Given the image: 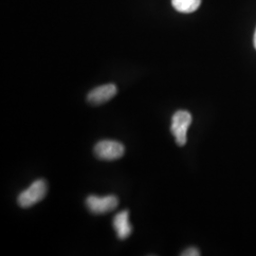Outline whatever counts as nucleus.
Returning <instances> with one entry per match:
<instances>
[{
	"instance_id": "nucleus-6",
	"label": "nucleus",
	"mask_w": 256,
	"mask_h": 256,
	"mask_svg": "<svg viewBox=\"0 0 256 256\" xmlns=\"http://www.w3.org/2000/svg\"><path fill=\"white\" fill-rule=\"evenodd\" d=\"M113 228L116 230L117 236L120 240H124L131 236L133 228L129 222L128 210H122L114 216Z\"/></svg>"
},
{
	"instance_id": "nucleus-4",
	"label": "nucleus",
	"mask_w": 256,
	"mask_h": 256,
	"mask_svg": "<svg viewBox=\"0 0 256 256\" xmlns=\"http://www.w3.org/2000/svg\"><path fill=\"white\" fill-rule=\"evenodd\" d=\"M86 207L94 214H104L115 210L119 205V200L116 196H90L86 200Z\"/></svg>"
},
{
	"instance_id": "nucleus-7",
	"label": "nucleus",
	"mask_w": 256,
	"mask_h": 256,
	"mask_svg": "<svg viewBox=\"0 0 256 256\" xmlns=\"http://www.w3.org/2000/svg\"><path fill=\"white\" fill-rule=\"evenodd\" d=\"M202 0H172V5L180 12L190 14L200 8Z\"/></svg>"
},
{
	"instance_id": "nucleus-9",
	"label": "nucleus",
	"mask_w": 256,
	"mask_h": 256,
	"mask_svg": "<svg viewBox=\"0 0 256 256\" xmlns=\"http://www.w3.org/2000/svg\"><path fill=\"white\" fill-rule=\"evenodd\" d=\"M254 48H256V30L254 32Z\"/></svg>"
},
{
	"instance_id": "nucleus-8",
	"label": "nucleus",
	"mask_w": 256,
	"mask_h": 256,
	"mask_svg": "<svg viewBox=\"0 0 256 256\" xmlns=\"http://www.w3.org/2000/svg\"><path fill=\"white\" fill-rule=\"evenodd\" d=\"M182 256H200V250L196 248H188L187 250H185L182 254Z\"/></svg>"
},
{
	"instance_id": "nucleus-1",
	"label": "nucleus",
	"mask_w": 256,
	"mask_h": 256,
	"mask_svg": "<svg viewBox=\"0 0 256 256\" xmlns=\"http://www.w3.org/2000/svg\"><path fill=\"white\" fill-rule=\"evenodd\" d=\"M48 192V185L44 180H37L32 185L21 192L18 198V202L21 208H30L41 202Z\"/></svg>"
},
{
	"instance_id": "nucleus-2",
	"label": "nucleus",
	"mask_w": 256,
	"mask_h": 256,
	"mask_svg": "<svg viewBox=\"0 0 256 256\" xmlns=\"http://www.w3.org/2000/svg\"><path fill=\"white\" fill-rule=\"evenodd\" d=\"M192 124V115L186 110L176 111L172 118L171 132L178 146H184L187 142V131Z\"/></svg>"
},
{
	"instance_id": "nucleus-3",
	"label": "nucleus",
	"mask_w": 256,
	"mask_h": 256,
	"mask_svg": "<svg viewBox=\"0 0 256 256\" xmlns=\"http://www.w3.org/2000/svg\"><path fill=\"white\" fill-rule=\"evenodd\" d=\"M126 148L122 144L116 140H104L99 142L94 147V153L96 156L102 160H116L124 155Z\"/></svg>"
},
{
	"instance_id": "nucleus-5",
	"label": "nucleus",
	"mask_w": 256,
	"mask_h": 256,
	"mask_svg": "<svg viewBox=\"0 0 256 256\" xmlns=\"http://www.w3.org/2000/svg\"><path fill=\"white\" fill-rule=\"evenodd\" d=\"M118 92L114 84H106L93 88L88 95V101L93 106H99L111 100Z\"/></svg>"
}]
</instances>
